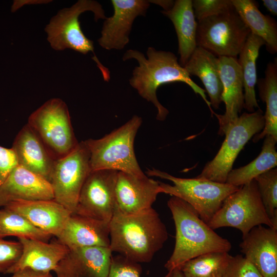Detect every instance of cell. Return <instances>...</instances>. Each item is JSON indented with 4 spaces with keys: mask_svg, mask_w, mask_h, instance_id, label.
Here are the masks:
<instances>
[{
    "mask_svg": "<svg viewBox=\"0 0 277 277\" xmlns=\"http://www.w3.org/2000/svg\"><path fill=\"white\" fill-rule=\"evenodd\" d=\"M146 55L147 57L140 51L129 49L124 54L123 60L135 59L137 61L138 65L133 69L129 83L141 97L151 102L156 107L157 120L164 121L169 111L159 101L156 90L162 85L176 82L185 83L195 93L201 96L213 113L210 103L207 99L205 90L192 80L185 68L180 65L177 57L174 53L157 50L149 47Z\"/></svg>",
    "mask_w": 277,
    "mask_h": 277,
    "instance_id": "cell-2",
    "label": "cell"
},
{
    "mask_svg": "<svg viewBox=\"0 0 277 277\" xmlns=\"http://www.w3.org/2000/svg\"><path fill=\"white\" fill-rule=\"evenodd\" d=\"M184 68L190 76L200 78L209 96L211 106L218 109L222 102L223 92L218 57L197 47Z\"/></svg>",
    "mask_w": 277,
    "mask_h": 277,
    "instance_id": "cell-24",
    "label": "cell"
},
{
    "mask_svg": "<svg viewBox=\"0 0 277 277\" xmlns=\"http://www.w3.org/2000/svg\"><path fill=\"white\" fill-rule=\"evenodd\" d=\"M4 208L22 215L36 228L56 238L72 214L54 200L18 201Z\"/></svg>",
    "mask_w": 277,
    "mask_h": 277,
    "instance_id": "cell-19",
    "label": "cell"
},
{
    "mask_svg": "<svg viewBox=\"0 0 277 277\" xmlns=\"http://www.w3.org/2000/svg\"><path fill=\"white\" fill-rule=\"evenodd\" d=\"M240 247L263 277H277V229L255 226L242 237Z\"/></svg>",
    "mask_w": 277,
    "mask_h": 277,
    "instance_id": "cell-16",
    "label": "cell"
},
{
    "mask_svg": "<svg viewBox=\"0 0 277 277\" xmlns=\"http://www.w3.org/2000/svg\"><path fill=\"white\" fill-rule=\"evenodd\" d=\"M112 253L109 247L69 249L54 272L57 277H107Z\"/></svg>",
    "mask_w": 277,
    "mask_h": 277,
    "instance_id": "cell-15",
    "label": "cell"
},
{
    "mask_svg": "<svg viewBox=\"0 0 277 277\" xmlns=\"http://www.w3.org/2000/svg\"><path fill=\"white\" fill-rule=\"evenodd\" d=\"M260 97L266 104L264 114V126L261 132L253 137L256 143L267 135L277 141V62L276 58L269 62L265 72V77L257 80Z\"/></svg>",
    "mask_w": 277,
    "mask_h": 277,
    "instance_id": "cell-27",
    "label": "cell"
},
{
    "mask_svg": "<svg viewBox=\"0 0 277 277\" xmlns=\"http://www.w3.org/2000/svg\"><path fill=\"white\" fill-rule=\"evenodd\" d=\"M266 211L277 228V169H271L254 179Z\"/></svg>",
    "mask_w": 277,
    "mask_h": 277,
    "instance_id": "cell-31",
    "label": "cell"
},
{
    "mask_svg": "<svg viewBox=\"0 0 277 277\" xmlns=\"http://www.w3.org/2000/svg\"><path fill=\"white\" fill-rule=\"evenodd\" d=\"M17 165V157L12 148L0 145V186Z\"/></svg>",
    "mask_w": 277,
    "mask_h": 277,
    "instance_id": "cell-36",
    "label": "cell"
},
{
    "mask_svg": "<svg viewBox=\"0 0 277 277\" xmlns=\"http://www.w3.org/2000/svg\"><path fill=\"white\" fill-rule=\"evenodd\" d=\"M18 240L22 246V254L8 274L25 269L44 272L54 271L69 251L67 246L57 240L50 243L23 238Z\"/></svg>",
    "mask_w": 277,
    "mask_h": 277,
    "instance_id": "cell-22",
    "label": "cell"
},
{
    "mask_svg": "<svg viewBox=\"0 0 277 277\" xmlns=\"http://www.w3.org/2000/svg\"><path fill=\"white\" fill-rule=\"evenodd\" d=\"M90 171V152L82 141L71 152L55 161L50 180L54 200L74 213L81 188Z\"/></svg>",
    "mask_w": 277,
    "mask_h": 277,
    "instance_id": "cell-11",
    "label": "cell"
},
{
    "mask_svg": "<svg viewBox=\"0 0 277 277\" xmlns=\"http://www.w3.org/2000/svg\"><path fill=\"white\" fill-rule=\"evenodd\" d=\"M259 155L245 166L232 169L228 174L226 183L241 187L277 165V141L270 135L265 137Z\"/></svg>",
    "mask_w": 277,
    "mask_h": 277,
    "instance_id": "cell-28",
    "label": "cell"
},
{
    "mask_svg": "<svg viewBox=\"0 0 277 277\" xmlns=\"http://www.w3.org/2000/svg\"><path fill=\"white\" fill-rule=\"evenodd\" d=\"M171 277H184V276L179 268H176L172 271Z\"/></svg>",
    "mask_w": 277,
    "mask_h": 277,
    "instance_id": "cell-40",
    "label": "cell"
},
{
    "mask_svg": "<svg viewBox=\"0 0 277 277\" xmlns=\"http://www.w3.org/2000/svg\"><path fill=\"white\" fill-rule=\"evenodd\" d=\"M11 277H53L50 272L36 271L29 269L18 271Z\"/></svg>",
    "mask_w": 277,
    "mask_h": 277,
    "instance_id": "cell-37",
    "label": "cell"
},
{
    "mask_svg": "<svg viewBox=\"0 0 277 277\" xmlns=\"http://www.w3.org/2000/svg\"><path fill=\"white\" fill-rule=\"evenodd\" d=\"M162 193L159 181L146 175L138 176L118 172L115 184L116 208L123 214H134L152 207Z\"/></svg>",
    "mask_w": 277,
    "mask_h": 277,
    "instance_id": "cell-14",
    "label": "cell"
},
{
    "mask_svg": "<svg viewBox=\"0 0 277 277\" xmlns=\"http://www.w3.org/2000/svg\"><path fill=\"white\" fill-rule=\"evenodd\" d=\"M146 173L172 182L173 185L159 182L162 193L177 197L190 204L207 224L226 197L240 187L197 177H177L156 169H149Z\"/></svg>",
    "mask_w": 277,
    "mask_h": 277,
    "instance_id": "cell-6",
    "label": "cell"
},
{
    "mask_svg": "<svg viewBox=\"0 0 277 277\" xmlns=\"http://www.w3.org/2000/svg\"><path fill=\"white\" fill-rule=\"evenodd\" d=\"M175 228L173 252L164 265L168 271L180 268L186 262L211 252H227L230 242L216 233L188 203L172 196L167 202Z\"/></svg>",
    "mask_w": 277,
    "mask_h": 277,
    "instance_id": "cell-3",
    "label": "cell"
},
{
    "mask_svg": "<svg viewBox=\"0 0 277 277\" xmlns=\"http://www.w3.org/2000/svg\"><path fill=\"white\" fill-rule=\"evenodd\" d=\"M113 14L105 19L99 45L106 50H122L128 44L135 18L145 16L150 3L146 0H112Z\"/></svg>",
    "mask_w": 277,
    "mask_h": 277,
    "instance_id": "cell-13",
    "label": "cell"
},
{
    "mask_svg": "<svg viewBox=\"0 0 277 277\" xmlns=\"http://www.w3.org/2000/svg\"><path fill=\"white\" fill-rule=\"evenodd\" d=\"M207 224L213 230L235 228L242 237L259 225L277 229L266 211L254 180L227 196Z\"/></svg>",
    "mask_w": 277,
    "mask_h": 277,
    "instance_id": "cell-7",
    "label": "cell"
},
{
    "mask_svg": "<svg viewBox=\"0 0 277 277\" xmlns=\"http://www.w3.org/2000/svg\"><path fill=\"white\" fill-rule=\"evenodd\" d=\"M11 148L18 165L50 182L56 160L28 124L19 131Z\"/></svg>",
    "mask_w": 277,
    "mask_h": 277,
    "instance_id": "cell-20",
    "label": "cell"
},
{
    "mask_svg": "<svg viewBox=\"0 0 277 277\" xmlns=\"http://www.w3.org/2000/svg\"><path fill=\"white\" fill-rule=\"evenodd\" d=\"M197 22V47L217 57L237 58L251 33L234 9Z\"/></svg>",
    "mask_w": 277,
    "mask_h": 277,
    "instance_id": "cell-10",
    "label": "cell"
},
{
    "mask_svg": "<svg viewBox=\"0 0 277 277\" xmlns=\"http://www.w3.org/2000/svg\"><path fill=\"white\" fill-rule=\"evenodd\" d=\"M231 256L227 252H208L186 262L179 269L184 277H223Z\"/></svg>",
    "mask_w": 277,
    "mask_h": 277,
    "instance_id": "cell-29",
    "label": "cell"
},
{
    "mask_svg": "<svg viewBox=\"0 0 277 277\" xmlns=\"http://www.w3.org/2000/svg\"><path fill=\"white\" fill-rule=\"evenodd\" d=\"M141 265L122 255L112 257L111 263L107 277H140ZM172 271H168L164 277H171Z\"/></svg>",
    "mask_w": 277,
    "mask_h": 277,
    "instance_id": "cell-33",
    "label": "cell"
},
{
    "mask_svg": "<svg viewBox=\"0 0 277 277\" xmlns=\"http://www.w3.org/2000/svg\"><path fill=\"white\" fill-rule=\"evenodd\" d=\"M265 45L259 36L250 33L237 58L244 87L245 108L249 113L259 108L256 98L255 86L257 83L256 62L261 47Z\"/></svg>",
    "mask_w": 277,
    "mask_h": 277,
    "instance_id": "cell-26",
    "label": "cell"
},
{
    "mask_svg": "<svg viewBox=\"0 0 277 277\" xmlns=\"http://www.w3.org/2000/svg\"><path fill=\"white\" fill-rule=\"evenodd\" d=\"M149 3H153L161 6L164 11H167L172 8L174 4V1L172 0H152L148 1Z\"/></svg>",
    "mask_w": 277,
    "mask_h": 277,
    "instance_id": "cell-38",
    "label": "cell"
},
{
    "mask_svg": "<svg viewBox=\"0 0 277 277\" xmlns=\"http://www.w3.org/2000/svg\"><path fill=\"white\" fill-rule=\"evenodd\" d=\"M142 120L133 116L125 124L99 139L84 141L90 152V170H113L142 176L134 142Z\"/></svg>",
    "mask_w": 277,
    "mask_h": 277,
    "instance_id": "cell-4",
    "label": "cell"
},
{
    "mask_svg": "<svg viewBox=\"0 0 277 277\" xmlns=\"http://www.w3.org/2000/svg\"><path fill=\"white\" fill-rule=\"evenodd\" d=\"M192 7L197 21L234 9L231 0H193Z\"/></svg>",
    "mask_w": 277,
    "mask_h": 277,
    "instance_id": "cell-32",
    "label": "cell"
},
{
    "mask_svg": "<svg viewBox=\"0 0 277 277\" xmlns=\"http://www.w3.org/2000/svg\"><path fill=\"white\" fill-rule=\"evenodd\" d=\"M110 222L72 213L57 240L69 249L109 247Z\"/></svg>",
    "mask_w": 277,
    "mask_h": 277,
    "instance_id": "cell-21",
    "label": "cell"
},
{
    "mask_svg": "<svg viewBox=\"0 0 277 277\" xmlns=\"http://www.w3.org/2000/svg\"><path fill=\"white\" fill-rule=\"evenodd\" d=\"M223 277H263L255 267L244 256H231Z\"/></svg>",
    "mask_w": 277,
    "mask_h": 277,
    "instance_id": "cell-35",
    "label": "cell"
},
{
    "mask_svg": "<svg viewBox=\"0 0 277 277\" xmlns=\"http://www.w3.org/2000/svg\"><path fill=\"white\" fill-rule=\"evenodd\" d=\"M87 11L93 12L95 21L106 18L99 3L91 0H79L70 8L60 10L51 19L45 28L47 40L51 47L57 51L69 48L83 54L91 52L93 54L92 60L101 71L104 80L108 82L110 79V71L96 57L93 42L85 35L78 21L80 14Z\"/></svg>",
    "mask_w": 277,
    "mask_h": 277,
    "instance_id": "cell-5",
    "label": "cell"
},
{
    "mask_svg": "<svg viewBox=\"0 0 277 277\" xmlns=\"http://www.w3.org/2000/svg\"><path fill=\"white\" fill-rule=\"evenodd\" d=\"M27 124L55 160L71 152L79 143L67 106L60 98L46 102L29 116Z\"/></svg>",
    "mask_w": 277,
    "mask_h": 277,
    "instance_id": "cell-8",
    "label": "cell"
},
{
    "mask_svg": "<svg viewBox=\"0 0 277 277\" xmlns=\"http://www.w3.org/2000/svg\"><path fill=\"white\" fill-rule=\"evenodd\" d=\"M264 124L260 108L239 116L226 131L225 138L216 155L196 177L225 183L240 152L253 136L262 131Z\"/></svg>",
    "mask_w": 277,
    "mask_h": 277,
    "instance_id": "cell-9",
    "label": "cell"
},
{
    "mask_svg": "<svg viewBox=\"0 0 277 277\" xmlns=\"http://www.w3.org/2000/svg\"><path fill=\"white\" fill-rule=\"evenodd\" d=\"M54 200L50 183L20 165L0 186V208L18 201Z\"/></svg>",
    "mask_w": 277,
    "mask_h": 277,
    "instance_id": "cell-17",
    "label": "cell"
},
{
    "mask_svg": "<svg viewBox=\"0 0 277 277\" xmlns=\"http://www.w3.org/2000/svg\"><path fill=\"white\" fill-rule=\"evenodd\" d=\"M109 248L128 259L149 263L168 238L167 228L152 207L134 214L114 212L109 223Z\"/></svg>",
    "mask_w": 277,
    "mask_h": 277,
    "instance_id": "cell-1",
    "label": "cell"
},
{
    "mask_svg": "<svg viewBox=\"0 0 277 277\" xmlns=\"http://www.w3.org/2000/svg\"><path fill=\"white\" fill-rule=\"evenodd\" d=\"M264 6L273 15H277V1L263 0Z\"/></svg>",
    "mask_w": 277,
    "mask_h": 277,
    "instance_id": "cell-39",
    "label": "cell"
},
{
    "mask_svg": "<svg viewBox=\"0 0 277 277\" xmlns=\"http://www.w3.org/2000/svg\"><path fill=\"white\" fill-rule=\"evenodd\" d=\"M118 172L113 170L90 171L81 188L73 213L110 222L116 208Z\"/></svg>",
    "mask_w": 277,
    "mask_h": 277,
    "instance_id": "cell-12",
    "label": "cell"
},
{
    "mask_svg": "<svg viewBox=\"0 0 277 277\" xmlns=\"http://www.w3.org/2000/svg\"><path fill=\"white\" fill-rule=\"evenodd\" d=\"M234 10L251 33L262 38L267 50L271 54L277 51V24L275 20L260 11L252 0H231Z\"/></svg>",
    "mask_w": 277,
    "mask_h": 277,
    "instance_id": "cell-25",
    "label": "cell"
},
{
    "mask_svg": "<svg viewBox=\"0 0 277 277\" xmlns=\"http://www.w3.org/2000/svg\"><path fill=\"white\" fill-rule=\"evenodd\" d=\"M218 58L223 85L222 101L225 104V112L222 115L213 114L219 121L218 134L223 136L244 108V95L242 73L237 58L218 57Z\"/></svg>",
    "mask_w": 277,
    "mask_h": 277,
    "instance_id": "cell-18",
    "label": "cell"
},
{
    "mask_svg": "<svg viewBox=\"0 0 277 277\" xmlns=\"http://www.w3.org/2000/svg\"><path fill=\"white\" fill-rule=\"evenodd\" d=\"M7 236L45 242L52 236L35 227L22 215L3 207L0 208V238Z\"/></svg>",
    "mask_w": 277,
    "mask_h": 277,
    "instance_id": "cell-30",
    "label": "cell"
},
{
    "mask_svg": "<svg viewBox=\"0 0 277 277\" xmlns=\"http://www.w3.org/2000/svg\"><path fill=\"white\" fill-rule=\"evenodd\" d=\"M22 252L21 243L10 241L0 238V273L8 274L18 262Z\"/></svg>",
    "mask_w": 277,
    "mask_h": 277,
    "instance_id": "cell-34",
    "label": "cell"
},
{
    "mask_svg": "<svg viewBox=\"0 0 277 277\" xmlns=\"http://www.w3.org/2000/svg\"><path fill=\"white\" fill-rule=\"evenodd\" d=\"M162 14L172 22L178 39L179 64L184 67L197 47L196 21L191 0H176L169 10Z\"/></svg>",
    "mask_w": 277,
    "mask_h": 277,
    "instance_id": "cell-23",
    "label": "cell"
}]
</instances>
